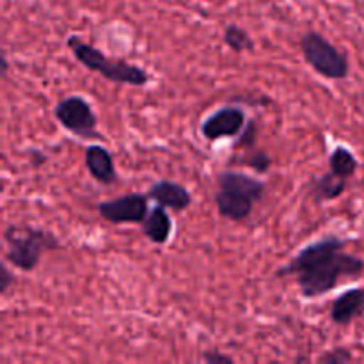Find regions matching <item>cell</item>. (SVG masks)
<instances>
[{
  "label": "cell",
  "instance_id": "obj_1",
  "mask_svg": "<svg viewBox=\"0 0 364 364\" xmlns=\"http://www.w3.org/2000/svg\"><path fill=\"white\" fill-rule=\"evenodd\" d=\"M345 245L347 242L336 235L320 238L302 247L276 276L297 277V287L304 299L322 297L333 291L343 277H355L363 272V259L345 252Z\"/></svg>",
  "mask_w": 364,
  "mask_h": 364
},
{
  "label": "cell",
  "instance_id": "obj_2",
  "mask_svg": "<svg viewBox=\"0 0 364 364\" xmlns=\"http://www.w3.org/2000/svg\"><path fill=\"white\" fill-rule=\"evenodd\" d=\"M4 242L7 245L6 259L21 272H32L41 262L43 252L60 249L57 235L32 226L11 224L4 230Z\"/></svg>",
  "mask_w": 364,
  "mask_h": 364
},
{
  "label": "cell",
  "instance_id": "obj_3",
  "mask_svg": "<svg viewBox=\"0 0 364 364\" xmlns=\"http://www.w3.org/2000/svg\"><path fill=\"white\" fill-rule=\"evenodd\" d=\"M68 46L82 66L95 71V73H100L107 80L116 82V84L135 85V87H141L149 82V75L144 68L134 63H127V60L110 59L102 50L82 41L78 36H70Z\"/></svg>",
  "mask_w": 364,
  "mask_h": 364
},
{
  "label": "cell",
  "instance_id": "obj_4",
  "mask_svg": "<svg viewBox=\"0 0 364 364\" xmlns=\"http://www.w3.org/2000/svg\"><path fill=\"white\" fill-rule=\"evenodd\" d=\"M301 50L306 63L327 80H345L350 73L347 53L336 48L320 32H306L301 38Z\"/></svg>",
  "mask_w": 364,
  "mask_h": 364
},
{
  "label": "cell",
  "instance_id": "obj_5",
  "mask_svg": "<svg viewBox=\"0 0 364 364\" xmlns=\"http://www.w3.org/2000/svg\"><path fill=\"white\" fill-rule=\"evenodd\" d=\"M55 119L60 127L66 128L80 139H102V134L96 130L98 117L92 110L91 103L82 96H68L55 105Z\"/></svg>",
  "mask_w": 364,
  "mask_h": 364
},
{
  "label": "cell",
  "instance_id": "obj_6",
  "mask_svg": "<svg viewBox=\"0 0 364 364\" xmlns=\"http://www.w3.org/2000/svg\"><path fill=\"white\" fill-rule=\"evenodd\" d=\"M148 196L139 192L100 203L96 208L102 219L110 224H142L148 217Z\"/></svg>",
  "mask_w": 364,
  "mask_h": 364
},
{
  "label": "cell",
  "instance_id": "obj_7",
  "mask_svg": "<svg viewBox=\"0 0 364 364\" xmlns=\"http://www.w3.org/2000/svg\"><path fill=\"white\" fill-rule=\"evenodd\" d=\"M247 117H245L244 109L240 107H220L213 114H210L201 124V134L206 141L215 142L219 139H233L238 137L244 130Z\"/></svg>",
  "mask_w": 364,
  "mask_h": 364
},
{
  "label": "cell",
  "instance_id": "obj_8",
  "mask_svg": "<svg viewBox=\"0 0 364 364\" xmlns=\"http://www.w3.org/2000/svg\"><path fill=\"white\" fill-rule=\"evenodd\" d=\"M148 198L164 208H171L173 212H183L192 205L191 192L183 185L169 180H160L153 183L148 191Z\"/></svg>",
  "mask_w": 364,
  "mask_h": 364
},
{
  "label": "cell",
  "instance_id": "obj_9",
  "mask_svg": "<svg viewBox=\"0 0 364 364\" xmlns=\"http://www.w3.org/2000/svg\"><path fill=\"white\" fill-rule=\"evenodd\" d=\"M255 199L249 196L240 194V192L228 191V188H219L215 194V205L220 215L233 223H244L249 219L255 210Z\"/></svg>",
  "mask_w": 364,
  "mask_h": 364
},
{
  "label": "cell",
  "instance_id": "obj_10",
  "mask_svg": "<svg viewBox=\"0 0 364 364\" xmlns=\"http://www.w3.org/2000/svg\"><path fill=\"white\" fill-rule=\"evenodd\" d=\"M85 167L98 183L112 185L117 181L114 159L105 146L91 144L85 149Z\"/></svg>",
  "mask_w": 364,
  "mask_h": 364
},
{
  "label": "cell",
  "instance_id": "obj_11",
  "mask_svg": "<svg viewBox=\"0 0 364 364\" xmlns=\"http://www.w3.org/2000/svg\"><path fill=\"white\" fill-rule=\"evenodd\" d=\"M364 311V288H352L334 299L331 306V318L338 326H348Z\"/></svg>",
  "mask_w": 364,
  "mask_h": 364
},
{
  "label": "cell",
  "instance_id": "obj_12",
  "mask_svg": "<svg viewBox=\"0 0 364 364\" xmlns=\"http://www.w3.org/2000/svg\"><path fill=\"white\" fill-rule=\"evenodd\" d=\"M217 185H219V188H228V191H235L249 196L256 203L262 201L267 191V185L262 180L249 176L245 173H237V171H224V173H220L217 176Z\"/></svg>",
  "mask_w": 364,
  "mask_h": 364
},
{
  "label": "cell",
  "instance_id": "obj_13",
  "mask_svg": "<svg viewBox=\"0 0 364 364\" xmlns=\"http://www.w3.org/2000/svg\"><path fill=\"white\" fill-rule=\"evenodd\" d=\"M171 231H173V220H171L169 213L166 212L164 206L156 205L142 223V233L149 242L162 245L169 242Z\"/></svg>",
  "mask_w": 364,
  "mask_h": 364
},
{
  "label": "cell",
  "instance_id": "obj_14",
  "mask_svg": "<svg viewBox=\"0 0 364 364\" xmlns=\"http://www.w3.org/2000/svg\"><path fill=\"white\" fill-rule=\"evenodd\" d=\"M347 181L343 178L336 176L334 173H326L318 178H313L311 181V196L315 201H334L341 198L347 188Z\"/></svg>",
  "mask_w": 364,
  "mask_h": 364
},
{
  "label": "cell",
  "instance_id": "obj_15",
  "mask_svg": "<svg viewBox=\"0 0 364 364\" xmlns=\"http://www.w3.org/2000/svg\"><path fill=\"white\" fill-rule=\"evenodd\" d=\"M329 169L331 173H334L336 176L348 180L355 174L358 171V159L354 156V153L350 151L345 146H338L329 156Z\"/></svg>",
  "mask_w": 364,
  "mask_h": 364
},
{
  "label": "cell",
  "instance_id": "obj_16",
  "mask_svg": "<svg viewBox=\"0 0 364 364\" xmlns=\"http://www.w3.org/2000/svg\"><path fill=\"white\" fill-rule=\"evenodd\" d=\"M224 43L238 53L255 48V41H252V38L249 36V32L245 31V28L238 27V25H228V27L224 28Z\"/></svg>",
  "mask_w": 364,
  "mask_h": 364
},
{
  "label": "cell",
  "instance_id": "obj_17",
  "mask_svg": "<svg viewBox=\"0 0 364 364\" xmlns=\"http://www.w3.org/2000/svg\"><path fill=\"white\" fill-rule=\"evenodd\" d=\"M256 139H258V123L255 119H249L245 123L244 130L238 134L237 142H235V148L237 149H252L256 146Z\"/></svg>",
  "mask_w": 364,
  "mask_h": 364
},
{
  "label": "cell",
  "instance_id": "obj_18",
  "mask_svg": "<svg viewBox=\"0 0 364 364\" xmlns=\"http://www.w3.org/2000/svg\"><path fill=\"white\" fill-rule=\"evenodd\" d=\"M354 359V355L350 354V350L347 348H333V350L326 352L323 355H320L316 359V363L320 364H343V363H350Z\"/></svg>",
  "mask_w": 364,
  "mask_h": 364
},
{
  "label": "cell",
  "instance_id": "obj_19",
  "mask_svg": "<svg viewBox=\"0 0 364 364\" xmlns=\"http://www.w3.org/2000/svg\"><path fill=\"white\" fill-rule=\"evenodd\" d=\"M244 162L245 166L252 167L256 173L263 174L270 169V162H272V160H270V156L267 155L265 151H251V155H249Z\"/></svg>",
  "mask_w": 364,
  "mask_h": 364
},
{
  "label": "cell",
  "instance_id": "obj_20",
  "mask_svg": "<svg viewBox=\"0 0 364 364\" xmlns=\"http://www.w3.org/2000/svg\"><path fill=\"white\" fill-rule=\"evenodd\" d=\"M201 359L205 363H210V364H217V363L231 364L233 363V358H230V355L223 354V352H219V350H206L205 354H203Z\"/></svg>",
  "mask_w": 364,
  "mask_h": 364
},
{
  "label": "cell",
  "instance_id": "obj_21",
  "mask_svg": "<svg viewBox=\"0 0 364 364\" xmlns=\"http://www.w3.org/2000/svg\"><path fill=\"white\" fill-rule=\"evenodd\" d=\"M0 272H2V279H0V294H6V291L9 290L11 284L14 283V277H13V274H11L9 267L7 265H2Z\"/></svg>",
  "mask_w": 364,
  "mask_h": 364
},
{
  "label": "cell",
  "instance_id": "obj_22",
  "mask_svg": "<svg viewBox=\"0 0 364 364\" xmlns=\"http://www.w3.org/2000/svg\"><path fill=\"white\" fill-rule=\"evenodd\" d=\"M7 70H9V60H7L6 52H2V75L4 77L7 75Z\"/></svg>",
  "mask_w": 364,
  "mask_h": 364
}]
</instances>
